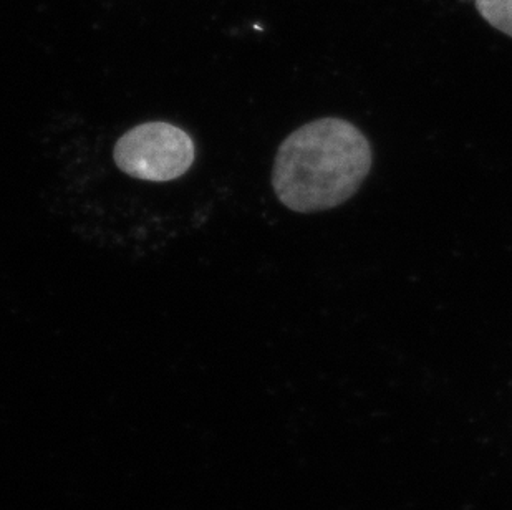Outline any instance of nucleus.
I'll return each instance as SVG.
<instances>
[{
    "label": "nucleus",
    "instance_id": "f03ea898",
    "mask_svg": "<svg viewBox=\"0 0 512 510\" xmlns=\"http://www.w3.org/2000/svg\"><path fill=\"white\" fill-rule=\"evenodd\" d=\"M196 158L194 141L186 131L165 121L131 128L113 150L116 166L131 178L166 183L188 173Z\"/></svg>",
    "mask_w": 512,
    "mask_h": 510
},
{
    "label": "nucleus",
    "instance_id": "f257e3e1",
    "mask_svg": "<svg viewBox=\"0 0 512 510\" xmlns=\"http://www.w3.org/2000/svg\"><path fill=\"white\" fill-rule=\"evenodd\" d=\"M372 168V146L350 121L322 118L290 133L277 150L272 188L290 211L310 214L347 203Z\"/></svg>",
    "mask_w": 512,
    "mask_h": 510
},
{
    "label": "nucleus",
    "instance_id": "7ed1b4c3",
    "mask_svg": "<svg viewBox=\"0 0 512 510\" xmlns=\"http://www.w3.org/2000/svg\"><path fill=\"white\" fill-rule=\"evenodd\" d=\"M476 9L494 29L512 37V0H476Z\"/></svg>",
    "mask_w": 512,
    "mask_h": 510
}]
</instances>
